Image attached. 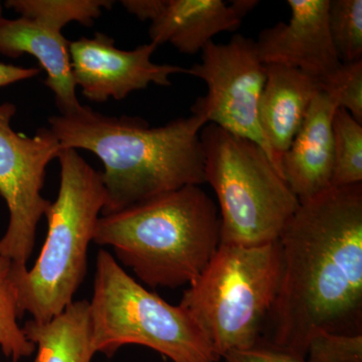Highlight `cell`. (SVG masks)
Here are the masks:
<instances>
[{
  "label": "cell",
  "mask_w": 362,
  "mask_h": 362,
  "mask_svg": "<svg viewBox=\"0 0 362 362\" xmlns=\"http://www.w3.org/2000/svg\"><path fill=\"white\" fill-rule=\"evenodd\" d=\"M270 345L300 357L315 331L361 333L362 183L300 202L280 239Z\"/></svg>",
  "instance_id": "cell-1"
},
{
  "label": "cell",
  "mask_w": 362,
  "mask_h": 362,
  "mask_svg": "<svg viewBox=\"0 0 362 362\" xmlns=\"http://www.w3.org/2000/svg\"><path fill=\"white\" fill-rule=\"evenodd\" d=\"M62 149L93 152L104 165L106 202L102 214L140 204L187 185L204 183L201 131L192 115L160 127L140 117L108 116L88 106L49 118Z\"/></svg>",
  "instance_id": "cell-2"
},
{
  "label": "cell",
  "mask_w": 362,
  "mask_h": 362,
  "mask_svg": "<svg viewBox=\"0 0 362 362\" xmlns=\"http://www.w3.org/2000/svg\"><path fill=\"white\" fill-rule=\"evenodd\" d=\"M221 221L213 199L187 185L122 211L102 214L93 240L152 288L189 285L220 246Z\"/></svg>",
  "instance_id": "cell-3"
},
{
  "label": "cell",
  "mask_w": 362,
  "mask_h": 362,
  "mask_svg": "<svg viewBox=\"0 0 362 362\" xmlns=\"http://www.w3.org/2000/svg\"><path fill=\"white\" fill-rule=\"evenodd\" d=\"M61 182L45 214L47 239L32 269L11 270L18 310L47 322L74 302L87 273L88 247L106 202L102 173L75 149H62Z\"/></svg>",
  "instance_id": "cell-4"
},
{
  "label": "cell",
  "mask_w": 362,
  "mask_h": 362,
  "mask_svg": "<svg viewBox=\"0 0 362 362\" xmlns=\"http://www.w3.org/2000/svg\"><path fill=\"white\" fill-rule=\"evenodd\" d=\"M282 269L279 240L255 247L220 244L183 293L180 306L199 324L218 358L258 344Z\"/></svg>",
  "instance_id": "cell-5"
},
{
  "label": "cell",
  "mask_w": 362,
  "mask_h": 362,
  "mask_svg": "<svg viewBox=\"0 0 362 362\" xmlns=\"http://www.w3.org/2000/svg\"><path fill=\"white\" fill-rule=\"evenodd\" d=\"M204 182L220 206V244L255 247L277 242L300 206L256 143L206 124L201 131Z\"/></svg>",
  "instance_id": "cell-6"
},
{
  "label": "cell",
  "mask_w": 362,
  "mask_h": 362,
  "mask_svg": "<svg viewBox=\"0 0 362 362\" xmlns=\"http://www.w3.org/2000/svg\"><path fill=\"white\" fill-rule=\"evenodd\" d=\"M89 312L95 354L112 356L124 345L137 344L173 362L220 361L187 310L145 289L103 249L98 252Z\"/></svg>",
  "instance_id": "cell-7"
},
{
  "label": "cell",
  "mask_w": 362,
  "mask_h": 362,
  "mask_svg": "<svg viewBox=\"0 0 362 362\" xmlns=\"http://www.w3.org/2000/svg\"><path fill=\"white\" fill-rule=\"evenodd\" d=\"M16 113L13 104L0 105V195L9 214L0 256L23 269L33 254L37 225L52 204L42 195L45 170L62 147L49 128H40L33 137L14 131Z\"/></svg>",
  "instance_id": "cell-8"
},
{
  "label": "cell",
  "mask_w": 362,
  "mask_h": 362,
  "mask_svg": "<svg viewBox=\"0 0 362 362\" xmlns=\"http://www.w3.org/2000/svg\"><path fill=\"white\" fill-rule=\"evenodd\" d=\"M185 74L207 86L206 95L192 105V115L256 143L272 161L258 119L267 66L259 59L256 42L235 35L226 44L209 42L202 51V63L187 69Z\"/></svg>",
  "instance_id": "cell-9"
},
{
  "label": "cell",
  "mask_w": 362,
  "mask_h": 362,
  "mask_svg": "<svg viewBox=\"0 0 362 362\" xmlns=\"http://www.w3.org/2000/svg\"><path fill=\"white\" fill-rule=\"evenodd\" d=\"M156 44L139 45L132 51L115 47V40L102 33L70 42L71 73L76 86L90 101L104 103L110 98L120 101L134 90L150 84L171 85L169 77L187 73L178 66L159 65L151 61Z\"/></svg>",
  "instance_id": "cell-10"
},
{
  "label": "cell",
  "mask_w": 362,
  "mask_h": 362,
  "mask_svg": "<svg viewBox=\"0 0 362 362\" xmlns=\"http://www.w3.org/2000/svg\"><path fill=\"white\" fill-rule=\"evenodd\" d=\"M330 0H288L291 18L259 33V59L269 65L297 69L317 83L341 65L328 25Z\"/></svg>",
  "instance_id": "cell-11"
},
{
  "label": "cell",
  "mask_w": 362,
  "mask_h": 362,
  "mask_svg": "<svg viewBox=\"0 0 362 362\" xmlns=\"http://www.w3.org/2000/svg\"><path fill=\"white\" fill-rule=\"evenodd\" d=\"M259 1L235 0H157L150 21V40L156 45L169 42L180 52H202L214 35L235 32Z\"/></svg>",
  "instance_id": "cell-12"
},
{
  "label": "cell",
  "mask_w": 362,
  "mask_h": 362,
  "mask_svg": "<svg viewBox=\"0 0 362 362\" xmlns=\"http://www.w3.org/2000/svg\"><path fill=\"white\" fill-rule=\"evenodd\" d=\"M337 108L327 94L319 90L281 160L283 177L300 202L331 187L334 163L332 120Z\"/></svg>",
  "instance_id": "cell-13"
},
{
  "label": "cell",
  "mask_w": 362,
  "mask_h": 362,
  "mask_svg": "<svg viewBox=\"0 0 362 362\" xmlns=\"http://www.w3.org/2000/svg\"><path fill=\"white\" fill-rule=\"evenodd\" d=\"M69 45L58 28L33 18L8 20L0 14V54L9 58L28 54L37 59L47 73L45 85L54 93L62 115L82 107L76 94Z\"/></svg>",
  "instance_id": "cell-14"
},
{
  "label": "cell",
  "mask_w": 362,
  "mask_h": 362,
  "mask_svg": "<svg viewBox=\"0 0 362 362\" xmlns=\"http://www.w3.org/2000/svg\"><path fill=\"white\" fill-rule=\"evenodd\" d=\"M319 90L317 81L297 69L267 66L258 119L270 148L272 161L281 175L282 157L301 128L312 100Z\"/></svg>",
  "instance_id": "cell-15"
},
{
  "label": "cell",
  "mask_w": 362,
  "mask_h": 362,
  "mask_svg": "<svg viewBox=\"0 0 362 362\" xmlns=\"http://www.w3.org/2000/svg\"><path fill=\"white\" fill-rule=\"evenodd\" d=\"M26 338L35 344V362H92L89 301H74L47 322L26 321Z\"/></svg>",
  "instance_id": "cell-16"
},
{
  "label": "cell",
  "mask_w": 362,
  "mask_h": 362,
  "mask_svg": "<svg viewBox=\"0 0 362 362\" xmlns=\"http://www.w3.org/2000/svg\"><path fill=\"white\" fill-rule=\"evenodd\" d=\"M333 163L331 187L362 183V124L338 107L332 120Z\"/></svg>",
  "instance_id": "cell-17"
},
{
  "label": "cell",
  "mask_w": 362,
  "mask_h": 362,
  "mask_svg": "<svg viewBox=\"0 0 362 362\" xmlns=\"http://www.w3.org/2000/svg\"><path fill=\"white\" fill-rule=\"evenodd\" d=\"M109 0H8L6 6L13 8L23 18H33L62 30L71 21L90 26L101 16L102 11L111 8Z\"/></svg>",
  "instance_id": "cell-18"
},
{
  "label": "cell",
  "mask_w": 362,
  "mask_h": 362,
  "mask_svg": "<svg viewBox=\"0 0 362 362\" xmlns=\"http://www.w3.org/2000/svg\"><path fill=\"white\" fill-rule=\"evenodd\" d=\"M11 270L13 262L0 256V349L11 361L18 362L32 356L35 346L18 325L21 315Z\"/></svg>",
  "instance_id": "cell-19"
},
{
  "label": "cell",
  "mask_w": 362,
  "mask_h": 362,
  "mask_svg": "<svg viewBox=\"0 0 362 362\" xmlns=\"http://www.w3.org/2000/svg\"><path fill=\"white\" fill-rule=\"evenodd\" d=\"M328 25L340 62L362 59L361 0H330Z\"/></svg>",
  "instance_id": "cell-20"
},
{
  "label": "cell",
  "mask_w": 362,
  "mask_h": 362,
  "mask_svg": "<svg viewBox=\"0 0 362 362\" xmlns=\"http://www.w3.org/2000/svg\"><path fill=\"white\" fill-rule=\"evenodd\" d=\"M318 86L321 92L327 94L338 107L345 109L362 124V59L341 64Z\"/></svg>",
  "instance_id": "cell-21"
},
{
  "label": "cell",
  "mask_w": 362,
  "mask_h": 362,
  "mask_svg": "<svg viewBox=\"0 0 362 362\" xmlns=\"http://www.w3.org/2000/svg\"><path fill=\"white\" fill-rule=\"evenodd\" d=\"M307 362H362V333L318 330L307 346Z\"/></svg>",
  "instance_id": "cell-22"
},
{
  "label": "cell",
  "mask_w": 362,
  "mask_h": 362,
  "mask_svg": "<svg viewBox=\"0 0 362 362\" xmlns=\"http://www.w3.org/2000/svg\"><path fill=\"white\" fill-rule=\"evenodd\" d=\"M223 358L226 362H307L303 357L259 343L252 349L228 352Z\"/></svg>",
  "instance_id": "cell-23"
},
{
  "label": "cell",
  "mask_w": 362,
  "mask_h": 362,
  "mask_svg": "<svg viewBox=\"0 0 362 362\" xmlns=\"http://www.w3.org/2000/svg\"><path fill=\"white\" fill-rule=\"evenodd\" d=\"M40 73V69L23 68V66L0 63V88L37 77Z\"/></svg>",
  "instance_id": "cell-24"
}]
</instances>
